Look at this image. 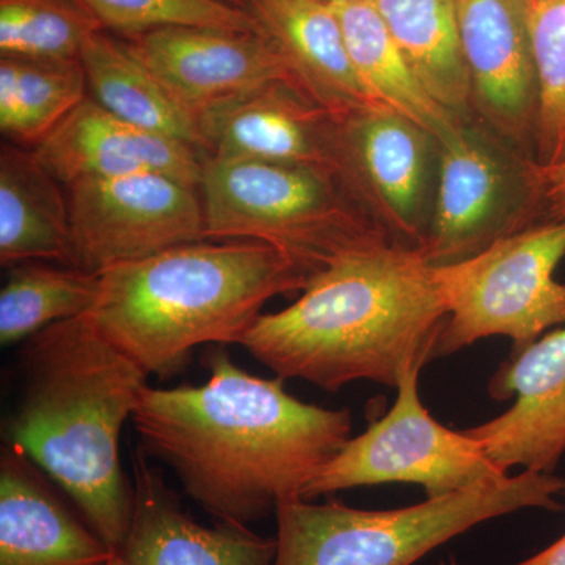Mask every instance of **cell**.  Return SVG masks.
I'll return each instance as SVG.
<instances>
[{"mask_svg": "<svg viewBox=\"0 0 565 565\" xmlns=\"http://www.w3.org/2000/svg\"><path fill=\"white\" fill-rule=\"evenodd\" d=\"M206 384L141 393L140 448L169 465L185 494L217 522L250 525L303 498L351 440V412L286 392L285 377L241 370L225 345L204 355Z\"/></svg>", "mask_w": 565, "mask_h": 565, "instance_id": "6da1fadb", "label": "cell"}, {"mask_svg": "<svg viewBox=\"0 0 565 565\" xmlns=\"http://www.w3.org/2000/svg\"><path fill=\"white\" fill-rule=\"evenodd\" d=\"M448 310L418 248L388 245L316 275L285 310L259 316L241 345L285 379L326 392L356 381L396 388L437 359Z\"/></svg>", "mask_w": 565, "mask_h": 565, "instance_id": "7a4b0ae2", "label": "cell"}, {"mask_svg": "<svg viewBox=\"0 0 565 565\" xmlns=\"http://www.w3.org/2000/svg\"><path fill=\"white\" fill-rule=\"evenodd\" d=\"M21 390L7 434L63 490L82 519L120 552L132 516V481L122 470V427L148 375L87 318L47 327L25 341Z\"/></svg>", "mask_w": 565, "mask_h": 565, "instance_id": "3957f363", "label": "cell"}, {"mask_svg": "<svg viewBox=\"0 0 565 565\" xmlns=\"http://www.w3.org/2000/svg\"><path fill=\"white\" fill-rule=\"evenodd\" d=\"M99 275L95 329L148 375L180 374L202 344H239L264 305L310 278L270 245H178Z\"/></svg>", "mask_w": 565, "mask_h": 565, "instance_id": "277c9868", "label": "cell"}, {"mask_svg": "<svg viewBox=\"0 0 565 565\" xmlns=\"http://www.w3.org/2000/svg\"><path fill=\"white\" fill-rule=\"evenodd\" d=\"M200 193L206 239L270 245L310 281L355 253L401 245L322 167L210 156Z\"/></svg>", "mask_w": 565, "mask_h": 565, "instance_id": "5b68a950", "label": "cell"}, {"mask_svg": "<svg viewBox=\"0 0 565 565\" xmlns=\"http://www.w3.org/2000/svg\"><path fill=\"white\" fill-rule=\"evenodd\" d=\"M564 479L523 471L500 482L388 511L282 501L273 565H415L473 527L523 509L559 512Z\"/></svg>", "mask_w": 565, "mask_h": 565, "instance_id": "8992f818", "label": "cell"}, {"mask_svg": "<svg viewBox=\"0 0 565 565\" xmlns=\"http://www.w3.org/2000/svg\"><path fill=\"white\" fill-rule=\"evenodd\" d=\"M564 258L565 221H542L462 262L434 266L448 310L437 359L490 337L523 348L565 327V282L555 278Z\"/></svg>", "mask_w": 565, "mask_h": 565, "instance_id": "52a82bcc", "label": "cell"}, {"mask_svg": "<svg viewBox=\"0 0 565 565\" xmlns=\"http://www.w3.org/2000/svg\"><path fill=\"white\" fill-rule=\"evenodd\" d=\"M419 373L418 367L405 371L388 414L351 438L302 500L394 482L422 486L426 498H441L508 478L478 440L429 414L418 393Z\"/></svg>", "mask_w": 565, "mask_h": 565, "instance_id": "ba28073f", "label": "cell"}, {"mask_svg": "<svg viewBox=\"0 0 565 565\" xmlns=\"http://www.w3.org/2000/svg\"><path fill=\"white\" fill-rule=\"evenodd\" d=\"M440 170L422 247L433 266L470 258L494 241L544 221L535 161L475 121L438 143Z\"/></svg>", "mask_w": 565, "mask_h": 565, "instance_id": "9c48e42d", "label": "cell"}, {"mask_svg": "<svg viewBox=\"0 0 565 565\" xmlns=\"http://www.w3.org/2000/svg\"><path fill=\"white\" fill-rule=\"evenodd\" d=\"M70 267L102 274L178 245L206 241L199 185L162 173L66 185Z\"/></svg>", "mask_w": 565, "mask_h": 565, "instance_id": "30bf717a", "label": "cell"}, {"mask_svg": "<svg viewBox=\"0 0 565 565\" xmlns=\"http://www.w3.org/2000/svg\"><path fill=\"white\" fill-rule=\"evenodd\" d=\"M341 178L397 244L422 250L437 140L388 107L338 118Z\"/></svg>", "mask_w": 565, "mask_h": 565, "instance_id": "8fae6325", "label": "cell"}, {"mask_svg": "<svg viewBox=\"0 0 565 565\" xmlns=\"http://www.w3.org/2000/svg\"><path fill=\"white\" fill-rule=\"evenodd\" d=\"M125 41L202 132L207 122L267 85H294L281 55L262 32L167 28Z\"/></svg>", "mask_w": 565, "mask_h": 565, "instance_id": "7c38bea8", "label": "cell"}, {"mask_svg": "<svg viewBox=\"0 0 565 565\" xmlns=\"http://www.w3.org/2000/svg\"><path fill=\"white\" fill-rule=\"evenodd\" d=\"M473 121L535 161L539 85L530 0H457Z\"/></svg>", "mask_w": 565, "mask_h": 565, "instance_id": "4fadbf2b", "label": "cell"}, {"mask_svg": "<svg viewBox=\"0 0 565 565\" xmlns=\"http://www.w3.org/2000/svg\"><path fill=\"white\" fill-rule=\"evenodd\" d=\"M489 394L497 401L515 396V403L463 433L478 440L504 473L514 467L553 473L565 455V327L512 348L490 379Z\"/></svg>", "mask_w": 565, "mask_h": 565, "instance_id": "5bb4252c", "label": "cell"}, {"mask_svg": "<svg viewBox=\"0 0 565 565\" xmlns=\"http://www.w3.org/2000/svg\"><path fill=\"white\" fill-rule=\"evenodd\" d=\"M33 151L65 188L81 180L143 173L169 174L200 188L204 162L210 158L184 141L122 121L90 96Z\"/></svg>", "mask_w": 565, "mask_h": 565, "instance_id": "9a60e30c", "label": "cell"}, {"mask_svg": "<svg viewBox=\"0 0 565 565\" xmlns=\"http://www.w3.org/2000/svg\"><path fill=\"white\" fill-rule=\"evenodd\" d=\"M137 446L132 456V516L120 555L128 565H273L277 539L247 526L202 525L182 509L161 468Z\"/></svg>", "mask_w": 565, "mask_h": 565, "instance_id": "2e32d148", "label": "cell"}, {"mask_svg": "<svg viewBox=\"0 0 565 565\" xmlns=\"http://www.w3.org/2000/svg\"><path fill=\"white\" fill-rule=\"evenodd\" d=\"M212 158L322 167L341 174L338 117L288 82H275L204 126Z\"/></svg>", "mask_w": 565, "mask_h": 565, "instance_id": "e0dca14e", "label": "cell"}, {"mask_svg": "<svg viewBox=\"0 0 565 565\" xmlns=\"http://www.w3.org/2000/svg\"><path fill=\"white\" fill-rule=\"evenodd\" d=\"M115 555L17 446L0 455V565H107Z\"/></svg>", "mask_w": 565, "mask_h": 565, "instance_id": "ac0fdd59", "label": "cell"}, {"mask_svg": "<svg viewBox=\"0 0 565 565\" xmlns=\"http://www.w3.org/2000/svg\"><path fill=\"white\" fill-rule=\"evenodd\" d=\"M243 9L258 22L281 55L294 85L341 118L366 107H384L363 87L345 46L332 3L323 0H245Z\"/></svg>", "mask_w": 565, "mask_h": 565, "instance_id": "d6986e66", "label": "cell"}, {"mask_svg": "<svg viewBox=\"0 0 565 565\" xmlns=\"http://www.w3.org/2000/svg\"><path fill=\"white\" fill-rule=\"evenodd\" d=\"M35 151L20 145L0 148V263L70 266V207L66 189Z\"/></svg>", "mask_w": 565, "mask_h": 565, "instance_id": "ffe728a7", "label": "cell"}, {"mask_svg": "<svg viewBox=\"0 0 565 565\" xmlns=\"http://www.w3.org/2000/svg\"><path fill=\"white\" fill-rule=\"evenodd\" d=\"M81 62L88 96L104 109L137 128L184 141L207 154L199 122L125 40L106 31L96 32L85 44Z\"/></svg>", "mask_w": 565, "mask_h": 565, "instance_id": "44dd1931", "label": "cell"}, {"mask_svg": "<svg viewBox=\"0 0 565 565\" xmlns=\"http://www.w3.org/2000/svg\"><path fill=\"white\" fill-rule=\"evenodd\" d=\"M343 29L356 76L371 98L403 115L437 140L457 131L462 120L440 106L415 76L373 2L332 3Z\"/></svg>", "mask_w": 565, "mask_h": 565, "instance_id": "7402d4cb", "label": "cell"}, {"mask_svg": "<svg viewBox=\"0 0 565 565\" xmlns=\"http://www.w3.org/2000/svg\"><path fill=\"white\" fill-rule=\"evenodd\" d=\"M394 43L427 93L462 121H473L457 0H374Z\"/></svg>", "mask_w": 565, "mask_h": 565, "instance_id": "603a6c76", "label": "cell"}, {"mask_svg": "<svg viewBox=\"0 0 565 565\" xmlns=\"http://www.w3.org/2000/svg\"><path fill=\"white\" fill-rule=\"evenodd\" d=\"M87 96L81 61L0 57V131L11 143L39 147Z\"/></svg>", "mask_w": 565, "mask_h": 565, "instance_id": "cb8c5ba5", "label": "cell"}, {"mask_svg": "<svg viewBox=\"0 0 565 565\" xmlns=\"http://www.w3.org/2000/svg\"><path fill=\"white\" fill-rule=\"evenodd\" d=\"M99 275L46 262L14 264L0 291V344L25 343L54 323L90 313Z\"/></svg>", "mask_w": 565, "mask_h": 565, "instance_id": "d4e9b609", "label": "cell"}, {"mask_svg": "<svg viewBox=\"0 0 565 565\" xmlns=\"http://www.w3.org/2000/svg\"><path fill=\"white\" fill-rule=\"evenodd\" d=\"M99 31L79 0H0V57L81 61Z\"/></svg>", "mask_w": 565, "mask_h": 565, "instance_id": "484cf974", "label": "cell"}, {"mask_svg": "<svg viewBox=\"0 0 565 565\" xmlns=\"http://www.w3.org/2000/svg\"><path fill=\"white\" fill-rule=\"evenodd\" d=\"M530 32L539 85L535 163L565 159V0H530Z\"/></svg>", "mask_w": 565, "mask_h": 565, "instance_id": "4316f807", "label": "cell"}, {"mask_svg": "<svg viewBox=\"0 0 565 565\" xmlns=\"http://www.w3.org/2000/svg\"><path fill=\"white\" fill-rule=\"evenodd\" d=\"M102 24L103 31L132 39L167 28H210L262 32L243 7L223 0H79Z\"/></svg>", "mask_w": 565, "mask_h": 565, "instance_id": "83f0119b", "label": "cell"}, {"mask_svg": "<svg viewBox=\"0 0 565 565\" xmlns=\"http://www.w3.org/2000/svg\"><path fill=\"white\" fill-rule=\"evenodd\" d=\"M545 221H565V159L555 166L535 163Z\"/></svg>", "mask_w": 565, "mask_h": 565, "instance_id": "f1b7e54d", "label": "cell"}, {"mask_svg": "<svg viewBox=\"0 0 565 565\" xmlns=\"http://www.w3.org/2000/svg\"><path fill=\"white\" fill-rule=\"evenodd\" d=\"M561 494L565 497V479ZM515 565H565V534L542 552L535 553V555Z\"/></svg>", "mask_w": 565, "mask_h": 565, "instance_id": "f546056e", "label": "cell"}, {"mask_svg": "<svg viewBox=\"0 0 565 565\" xmlns=\"http://www.w3.org/2000/svg\"><path fill=\"white\" fill-rule=\"evenodd\" d=\"M107 565H128V563H126L125 557H122L120 553L115 552V555L111 556V559Z\"/></svg>", "mask_w": 565, "mask_h": 565, "instance_id": "4dcf8cb0", "label": "cell"}, {"mask_svg": "<svg viewBox=\"0 0 565 565\" xmlns=\"http://www.w3.org/2000/svg\"><path fill=\"white\" fill-rule=\"evenodd\" d=\"M323 2H329V3H337V2L363 3V2H374V0H323Z\"/></svg>", "mask_w": 565, "mask_h": 565, "instance_id": "1f68e13d", "label": "cell"}, {"mask_svg": "<svg viewBox=\"0 0 565 565\" xmlns=\"http://www.w3.org/2000/svg\"><path fill=\"white\" fill-rule=\"evenodd\" d=\"M440 565H460V564L457 563V559L455 556H451V557H449L448 561H444V563H441Z\"/></svg>", "mask_w": 565, "mask_h": 565, "instance_id": "d6a6232c", "label": "cell"}, {"mask_svg": "<svg viewBox=\"0 0 565 565\" xmlns=\"http://www.w3.org/2000/svg\"><path fill=\"white\" fill-rule=\"evenodd\" d=\"M223 2L233 3V6L243 7L245 0H223Z\"/></svg>", "mask_w": 565, "mask_h": 565, "instance_id": "836d02e7", "label": "cell"}]
</instances>
